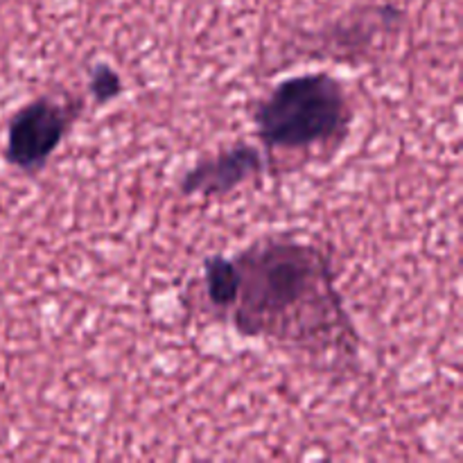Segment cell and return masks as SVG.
<instances>
[{"instance_id":"cell-6","label":"cell","mask_w":463,"mask_h":463,"mask_svg":"<svg viewBox=\"0 0 463 463\" xmlns=\"http://www.w3.org/2000/svg\"><path fill=\"white\" fill-rule=\"evenodd\" d=\"M89 93L95 104H109L122 93V80L109 63H95L89 75Z\"/></svg>"},{"instance_id":"cell-2","label":"cell","mask_w":463,"mask_h":463,"mask_svg":"<svg viewBox=\"0 0 463 463\" xmlns=\"http://www.w3.org/2000/svg\"><path fill=\"white\" fill-rule=\"evenodd\" d=\"M351 122L353 104L344 81L328 72H306L279 81L253 111L258 138L271 152L339 145Z\"/></svg>"},{"instance_id":"cell-5","label":"cell","mask_w":463,"mask_h":463,"mask_svg":"<svg viewBox=\"0 0 463 463\" xmlns=\"http://www.w3.org/2000/svg\"><path fill=\"white\" fill-rule=\"evenodd\" d=\"M203 283H206V294L213 306L229 310L238 301L240 274L235 262L229 260V258H206V262H203Z\"/></svg>"},{"instance_id":"cell-4","label":"cell","mask_w":463,"mask_h":463,"mask_svg":"<svg viewBox=\"0 0 463 463\" xmlns=\"http://www.w3.org/2000/svg\"><path fill=\"white\" fill-rule=\"evenodd\" d=\"M262 172V154L253 145L238 143L213 158L197 163L181 179L179 188L190 197H224Z\"/></svg>"},{"instance_id":"cell-3","label":"cell","mask_w":463,"mask_h":463,"mask_svg":"<svg viewBox=\"0 0 463 463\" xmlns=\"http://www.w3.org/2000/svg\"><path fill=\"white\" fill-rule=\"evenodd\" d=\"M80 118V102L54 99L50 95L23 104L7 125L3 158L23 175H39L54 156L68 131Z\"/></svg>"},{"instance_id":"cell-1","label":"cell","mask_w":463,"mask_h":463,"mask_svg":"<svg viewBox=\"0 0 463 463\" xmlns=\"http://www.w3.org/2000/svg\"><path fill=\"white\" fill-rule=\"evenodd\" d=\"M233 262L240 274L233 326L242 337L357 353V333L319 247L294 238H265Z\"/></svg>"}]
</instances>
